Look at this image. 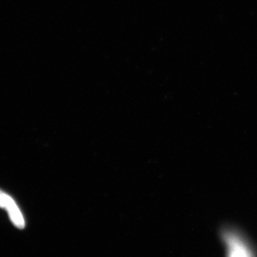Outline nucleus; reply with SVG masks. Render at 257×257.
Listing matches in <instances>:
<instances>
[{
  "instance_id": "nucleus-1",
  "label": "nucleus",
  "mask_w": 257,
  "mask_h": 257,
  "mask_svg": "<svg viewBox=\"0 0 257 257\" xmlns=\"http://www.w3.org/2000/svg\"><path fill=\"white\" fill-rule=\"evenodd\" d=\"M0 207L5 208L9 213L12 221L15 226L23 229L25 227V220L18 206L10 196L0 190Z\"/></svg>"
},
{
  "instance_id": "nucleus-2",
  "label": "nucleus",
  "mask_w": 257,
  "mask_h": 257,
  "mask_svg": "<svg viewBox=\"0 0 257 257\" xmlns=\"http://www.w3.org/2000/svg\"><path fill=\"white\" fill-rule=\"evenodd\" d=\"M226 240L229 242L230 246H232L230 257H247V253L245 251V248L242 247V245L239 241H236L235 236H231L229 234L226 236Z\"/></svg>"
}]
</instances>
